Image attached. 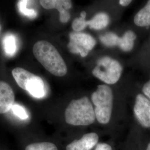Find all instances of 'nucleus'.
I'll list each match as a JSON object with an SVG mask.
<instances>
[{
	"mask_svg": "<svg viewBox=\"0 0 150 150\" xmlns=\"http://www.w3.org/2000/svg\"><path fill=\"white\" fill-rule=\"evenodd\" d=\"M35 58L50 73L57 77L67 74V68L64 60L56 48L46 41H40L33 47Z\"/></svg>",
	"mask_w": 150,
	"mask_h": 150,
	"instance_id": "1",
	"label": "nucleus"
},
{
	"mask_svg": "<svg viewBox=\"0 0 150 150\" xmlns=\"http://www.w3.org/2000/svg\"><path fill=\"white\" fill-rule=\"evenodd\" d=\"M66 123L73 126H88L96 119L95 110L87 97L72 100L64 112Z\"/></svg>",
	"mask_w": 150,
	"mask_h": 150,
	"instance_id": "2",
	"label": "nucleus"
},
{
	"mask_svg": "<svg viewBox=\"0 0 150 150\" xmlns=\"http://www.w3.org/2000/svg\"><path fill=\"white\" fill-rule=\"evenodd\" d=\"M91 100L95 106L97 121L103 125L108 123L112 112L113 96L111 88L105 85L97 86L96 91L91 96Z\"/></svg>",
	"mask_w": 150,
	"mask_h": 150,
	"instance_id": "3",
	"label": "nucleus"
},
{
	"mask_svg": "<svg viewBox=\"0 0 150 150\" xmlns=\"http://www.w3.org/2000/svg\"><path fill=\"white\" fill-rule=\"evenodd\" d=\"M122 71L121 64L109 56H103L97 60L92 74L105 83L113 85L119 80Z\"/></svg>",
	"mask_w": 150,
	"mask_h": 150,
	"instance_id": "4",
	"label": "nucleus"
},
{
	"mask_svg": "<svg viewBox=\"0 0 150 150\" xmlns=\"http://www.w3.org/2000/svg\"><path fill=\"white\" fill-rule=\"evenodd\" d=\"M69 36V50L72 54H80L82 57L87 56L96 44L95 39L88 33L73 32L70 33Z\"/></svg>",
	"mask_w": 150,
	"mask_h": 150,
	"instance_id": "5",
	"label": "nucleus"
},
{
	"mask_svg": "<svg viewBox=\"0 0 150 150\" xmlns=\"http://www.w3.org/2000/svg\"><path fill=\"white\" fill-rule=\"evenodd\" d=\"M134 115L141 126L150 127V100L142 94L136 96L134 108Z\"/></svg>",
	"mask_w": 150,
	"mask_h": 150,
	"instance_id": "6",
	"label": "nucleus"
},
{
	"mask_svg": "<svg viewBox=\"0 0 150 150\" xmlns=\"http://www.w3.org/2000/svg\"><path fill=\"white\" fill-rule=\"evenodd\" d=\"M41 5L46 10L55 8L59 12V20L62 23H66L70 20V14L68 10L72 8V2L69 0H42Z\"/></svg>",
	"mask_w": 150,
	"mask_h": 150,
	"instance_id": "7",
	"label": "nucleus"
},
{
	"mask_svg": "<svg viewBox=\"0 0 150 150\" xmlns=\"http://www.w3.org/2000/svg\"><path fill=\"white\" fill-rule=\"evenodd\" d=\"M15 101V94L10 85L0 81V114L8 112Z\"/></svg>",
	"mask_w": 150,
	"mask_h": 150,
	"instance_id": "8",
	"label": "nucleus"
},
{
	"mask_svg": "<svg viewBox=\"0 0 150 150\" xmlns=\"http://www.w3.org/2000/svg\"><path fill=\"white\" fill-rule=\"evenodd\" d=\"M99 140L96 133L91 132L85 134L82 138L72 141L66 146V150H91L97 145Z\"/></svg>",
	"mask_w": 150,
	"mask_h": 150,
	"instance_id": "9",
	"label": "nucleus"
},
{
	"mask_svg": "<svg viewBox=\"0 0 150 150\" xmlns=\"http://www.w3.org/2000/svg\"><path fill=\"white\" fill-rule=\"evenodd\" d=\"M25 91H27L32 96L37 98H43L46 93L43 80L35 75L27 82Z\"/></svg>",
	"mask_w": 150,
	"mask_h": 150,
	"instance_id": "10",
	"label": "nucleus"
},
{
	"mask_svg": "<svg viewBox=\"0 0 150 150\" xmlns=\"http://www.w3.org/2000/svg\"><path fill=\"white\" fill-rule=\"evenodd\" d=\"M12 75L16 83L23 90H25L27 82L30 80L34 74L23 68L17 67L12 70Z\"/></svg>",
	"mask_w": 150,
	"mask_h": 150,
	"instance_id": "11",
	"label": "nucleus"
},
{
	"mask_svg": "<svg viewBox=\"0 0 150 150\" xmlns=\"http://www.w3.org/2000/svg\"><path fill=\"white\" fill-rule=\"evenodd\" d=\"M110 17L105 12H100L94 16L91 20L87 21V25L91 29L102 30L108 25Z\"/></svg>",
	"mask_w": 150,
	"mask_h": 150,
	"instance_id": "12",
	"label": "nucleus"
},
{
	"mask_svg": "<svg viewBox=\"0 0 150 150\" xmlns=\"http://www.w3.org/2000/svg\"><path fill=\"white\" fill-rule=\"evenodd\" d=\"M134 22L139 27H148L150 26V1H149L145 7L135 15Z\"/></svg>",
	"mask_w": 150,
	"mask_h": 150,
	"instance_id": "13",
	"label": "nucleus"
},
{
	"mask_svg": "<svg viewBox=\"0 0 150 150\" xmlns=\"http://www.w3.org/2000/svg\"><path fill=\"white\" fill-rule=\"evenodd\" d=\"M136 38V35L134 32L131 30L127 31L121 38H120L118 46L123 51H130L134 47Z\"/></svg>",
	"mask_w": 150,
	"mask_h": 150,
	"instance_id": "14",
	"label": "nucleus"
},
{
	"mask_svg": "<svg viewBox=\"0 0 150 150\" xmlns=\"http://www.w3.org/2000/svg\"><path fill=\"white\" fill-rule=\"evenodd\" d=\"M4 46L6 54L8 56H13L17 50L16 38L11 33L7 34L4 38Z\"/></svg>",
	"mask_w": 150,
	"mask_h": 150,
	"instance_id": "15",
	"label": "nucleus"
},
{
	"mask_svg": "<svg viewBox=\"0 0 150 150\" xmlns=\"http://www.w3.org/2000/svg\"><path fill=\"white\" fill-rule=\"evenodd\" d=\"M120 38L115 33L108 32L103 35L100 36V40L105 46L107 47H114L118 46Z\"/></svg>",
	"mask_w": 150,
	"mask_h": 150,
	"instance_id": "16",
	"label": "nucleus"
},
{
	"mask_svg": "<svg viewBox=\"0 0 150 150\" xmlns=\"http://www.w3.org/2000/svg\"><path fill=\"white\" fill-rule=\"evenodd\" d=\"M25 150H58V149L53 143L42 142L28 145Z\"/></svg>",
	"mask_w": 150,
	"mask_h": 150,
	"instance_id": "17",
	"label": "nucleus"
},
{
	"mask_svg": "<svg viewBox=\"0 0 150 150\" xmlns=\"http://www.w3.org/2000/svg\"><path fill=\"white\" fill-rule=\"evenodd\" d=\"M86 17V12L82 11L80 13V17L74 20L72 24V27L75 32H80L87 26Z\"/></svg>",
	"mask_w": 150,
	"mask_h": 150,
	"instance_id": "18",
	"label": "nucleus"
},
{
	"mask_svg": "<svg viewBox=\"0 0 150 150\" xmlns=\"http://www.w3.org/2000/svg\"><path fill=\"white\" fill-rule=\"evenodd\" d=\"M28 1H19L17 4V7L22 15L27 16L30 18H35L37 16L36 11L33 9H29L27 7Z\"/></svg>",
	"mask_w": 150,
	"mask_h": 150,
	"instance_id": "19",
	"label": "nucleus"
},
{
	"mask_svg": "<svg viewBox=\"0 0 150 150\" xmlns=\"http://www.w3.org/2000/svg\"><path fill=\"white\" fill-rule=\"evenodd\" d=\"M13 114L21 120H26L28 118V115L26 109L18 104L14 103L11 108Z\"/></svg>",
	"mask_w": 150,
	"mask_h": 150,
	"instance_id": "20",
	"label": "nucleus"
},
{
	"mask_svg": "<svg viewBox=\"0 0 150 150\" xmlns=\"http://www.w3.org/2000/svg\"><path fill=\"white\" fill-rule=\"evenodd\" d=\"M95 150H112V149L110 145L106 143H98Z\"/></svg>",
	"mask_w": 150,
	"mask_h": 150,
	"instance_id": "21",
	"label": "nucleus"
},
{
	"mask_svg": "<svg viewBox=\"0 0 150 150\" xmlns=\"http://www.w3.org/2000/svg\"><path fill=\"white\" fill-rule=\"evenodd\" d=\"M142 91L145 95L150 100V80L144 85Z\"/></svg>",
	"mask_w": 150,
	"mask_h": 150,
	"instance_id": "22",
	"label": "nucleus"
},
{
	"mask_svg": "<svg viewBox=\"0 0 150 150\" xmlns=\"http://www.w3.org/2000/svg\"><path fill=\"white\" fill-rule=\"evenodd\" d=\"M131 2L132 1L130 0H120L119 1V4L122 6L126 7V6L129 5Z\"/></svg>",
	"mask_w": 150,
	"mask_h": 150,
	"instance_id": "23",
	"label": "nucleus"
},
{
	"mask_svg": "<svg viewBox=\"0 0 150 150\" xmlns=\"http://www.w3.org/2000/svg\"><path fill=\"white\" fill-rule=\"evenodd\" d=\"M146 150H150V142L148 146H147V147Z\"/></svg>",
	"mask_w": 150,
	"mask_h": 150,
	"instance_id": "24",
	"label": "nucleus"
}]
</instances>
